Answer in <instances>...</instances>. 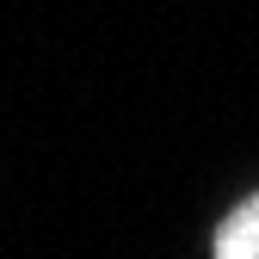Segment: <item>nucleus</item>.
Returning <instances> with one entry per match:
<instances>
[{
    "mask_svg": "<svg viewBox=\"0 0 259 259\" xmlns=\"http://www.w3.org/2000/svg\"><path fill=\"white\" fill-rule=\"evenodd\" d=\"M216 259H259V198L229 210V222L216 229Z\"/></svg>",
    "mask_w": 259,
    "mask_h": 259,
    "instance_id": "f257e3e1",
    "label": "nucleus"
}]
</instances>
